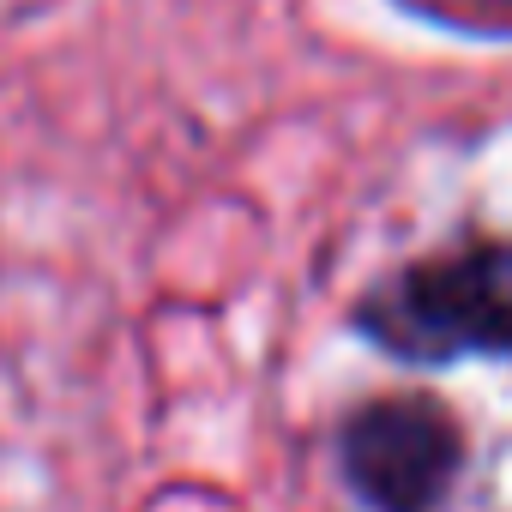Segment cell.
I'll list each match as a JSON object with an SVG mask.
<instances>
[{"label":"cell","mask_w":512,"mask_h":512,"mask_svg":"<svg viewBox=\"0 0 512 512\" xmlns=\"http://www.w3.org/2000/svg\"><path fill=\"white\" fill-rule=\"evenodd\" d=\"M362 326L392 356L416 362L512 350V241H482L392 278L368 296Z\"/></svg>","instance_id":"cell-1"},{"label":"cell","mask_w":512,"mask_h":512,"mask_svg":"<svg viewBox=\"0 0 512 512\" xmlns=\"http://www.w3.org/2000/svg\"><path fill=\"white\" fill-rule=\"evenodd\" d=\"M344 470L380 512H428L458 470V428L422 398H380L350 416Z\"/></svg>","instance_id":"cell-2"},{"label":"cell","mask_w":512,"mask_h":512,"mask_svg":"<svg viewBox=\"0 0 512 512\" xmlns=\"http://www.w3.org/2000/svg\"><path fill=\"white\" fill-rule=\"evenodd\" d=\"M506 7H512V0H506Z\"/></svg>","instance_id":"cell-3"}]
</instances>
